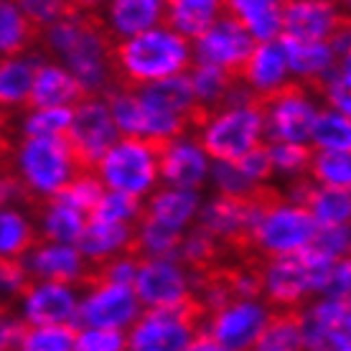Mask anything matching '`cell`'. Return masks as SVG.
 <instances>
[{"label": "cell", "instance_id": "obj_1", "mask_svg": "<svg viewBox=\"0 0 351 351\" xmlns=\"http://www.w3.org/2000/svg\"><path fill=\"white\" fill-rule=\"evenodd\" d=\"M38 46L62 64L89 97L114 87L112 46L99 13H69L38 31Z\"/></svg>", "mask_w": 351, "mask_h": 351}, {"label": "cell", "instance_id": "obj_2", "mask_svg": "<svg viewBox=\"0 0 351 351\" xmlns=\"http://www.w3.org/2000/svg\"><path fill=\"white\" fill-rule=\"evenodd\" d=\"M191 41L166 26H156L112 46V80L120 89H141L189 71Z\"/></svg>", "mask_w": 351, "mask_h": 351}, {"label": "cell", "instance_id": "obj_3", "mask_svg": "<svg viewBox=\"0 0 351 351\" xmlns=\"http://www.w3.org/2000/svg\"><path fill=\"white\" fill-rule=\"evenodd\" d=\"M23 193V209L36 217L46 202H51L82 168L71 156L64 135L59 138H23L18 135L5 166Z\"/></svg>", "mask_w": 351, "mask_h": 351}, {"label": "cell", "instance_id": "obj_4", "mask_svg": "<svg viewBox=\"0 0 351 351\" xmlns=\"http://www.w3.org/2000/svg\"><path fill=\"white\" fill-rule=\"evenodd\" d=\"M204 321L206 311L193 295L181 306L145 308L125 334V351H184L202 334Z\"/></svg>", "mask_w": 351, "mask_h": 351}, {"label": "cell", "instance_id": "obj_5", "mask_svg": "<svg viewBox=\"0 0 351 351\" xmlns=\"http://www.w3.org/2000/svg\"><path fill=\"white\" fill-rule=\"evenodd\" d=\"M263 110L257 105L255 95L252 102L214 112L193 138L202 145V150L206 153L209 160H214V163H234L242 156H247L250 150H255L263 143Z\"/></svg>", "mask_w": 351, "mask_h": 351}, {"label": "cell", "instance_id": "obj_6", "mask_svg": "<svg viewBox=\"0 0 351 351\" xmlns=\"http://www.w3.org/2000/svg\"><path fill=\"white\" fill-rule=\"evenodd\" d=\"M95 176L107 191L145 199L158 189V150L138 138H117L97 160Z\"/></svg>", "mask_w": 351, "mask_h": 351}, {"label": "cell", "instance_id": "obj_7", "mask_svg": "<svg viewBox=\"0 0 351 351\" xmlns=\"http://www.w3.org/2000/svg\"><path fill=\"white\" fill-rule=\"evenodd\" d=\"M257 105L263 110L265 143H308L311 145V130L321 105L306 84L290 80L270 95L257 97Z\"/></svg>", "mask_w": 351, "mask_h": 351}, {"label": "cell", "instance_id": "obj_8", "mask_svg": "<svg viewBox=\"0 0 351 351\" xmlns=\"http://www.w3.org/2000/svg\"><path fill=\"white\" fill-rule=\"evenodd\" d=\"M316 232L318 224L306 206L280 202L257 219L250 234V250L263 260L295 255L313 245Z\"/></svg>", "mask_w": 351, "mask_h": 351}, {"label": "cell", "instance_id": "obj_9", "mask_svg": "<svg viewBox=\"0 0 351 351\" xmlns=\"http://www.w3.org/2000/svg\"><path fill=\"white\" fill-rule=\"evenodd\" d=\"M117 138L120 132L112 123L105 97H84L80 105L71 107V123L64 132V141L82 171H95L97 160Z\"/></svg>", "mask_w": 351, "mask_h": 351}, {"label": "cell", "instance_id": "obj_10", "mask_svg": "<svg viewBox=\"0 0 351 351\" xmlns=\"http://www.w3.org/2000/svg\"><path fill=\"white\" fill-rule=\"evenodd\" d=\"M280 36L308 44H334L349 36V13L341 8V0H282Z\"/></svg>", "mask_w": 351, "mask_h": 351}, {"label": "cell", "instance_id": "obj_11", "mask_svg": "<svg viewBox=\"0 0 351 351\" xmlns=\"http://www.w3.org/2000/svg\"><path fill=\"white\" fill-rule=\"evenodd\" d=\"M82 290H84V298H80V308H77V328L125 331L141 316L143 306L138 303L130 285L95 280Z\"/></svg>", "mask_w": 351, "mask_h": 351}, {"label": "cell", "instance_id": "obj_12", "mask_svg": "<svg viewBox=\"0 0 351 351\" xmlns=\"http://www.w3.org/2000/svg\"><path fill=\"white\" fill-rule=\"evenodd\" d=\"M130 288L143 308H171L191 298V278L171 257H141Z\"/></svg>", "mask_w": 351, "mask_h": 351}, {"label": "cell", "instance_id": "obj_13", "mask_svg": "<svg viewBox=\"0 0 351 351\" xmlns=\"http://www.w3.org/2000/svg\"><path fill=\"white\" fill-rule=\"evenodd\" d=\"M267 313L270 308L263 300H227L224 306L214 308L206 316L202 334H209L229 351H250L255 346L257 336L263 334Z\"/></svg>", "mask_w": 351, "mask_h": 351}, {"label": "cell", "instance_id": "obj_14", "mask_svg": "<svg viewBox=\"0 0 351 351\" xmlns=\"http://www.w3.org/2000/svg\"><path fill=\"white\" fill-rule=\"evenodd\" d=\"M255 46L257 44L250 38L245 28H239L232 18L219 16L199 38H193L191 51L193 62L209 64L214 69H221L224 74L239 80Z\"/></svg>", "mask_w": 351, "mask_h": 351}, {"label": "cell", "instance_id": "obj_15", "mask_svg": "<svg viewBox=\"0 0 351 351\" xmlns=\"http://www.w3.org/2000/svg\"><path fill=\"white\" fill-rule=\"evenodd\" d=\"M349 300L318 298L300 308L303 349L306 351H349Z\"/></svg>", "mask_w": 351, "mask_h": 351}, {"label": "cell", "instance_id": "obj_16", "mask_svg": "<svg viewBox=\"0 0 351 351\" xmlns=\"http://www.w3.org/2000/svg\"><path fill=\"white\" fill-rule=\"evenodd\" d=\"M80 290L74 285L31 280L21 295V318L28 326H77Z\"/></svg>", "mask_w": 351, "mask_h": 351}, {"label": "cell", "instance_id": "obj_17", "mask_svg": "<svg viewBox=\"0 0 351 351\" xmlns=\"http://www.w3.org/2000/svg\"><path fill=\"white\" fill-rule=\"evenodd\" d=\"M31 280H49L74 285L80 290L82 282L87 280L89 263L82 257L77 245H56L38 239L26 255L21 257Z\"/></svg>", "mask_w": 351, "mask_h": 351}, {"label": "cell", "instance_id": "obj_18", "mask_svg": "<svg viewBox=\"0 0 351 351\" xmlns=\"http://www.w3.org/2000/svg\"><path fill=\"white\" fill-rule=\"evenodd\" d=\"M209 158L196 143V138L184 135L158 150V181L171 189L199 191L209 181Z\"/></svg>", "mask_w": 351, "mask_h": 351}, {"label": "cell", "instance_id": "obj_19", "mask_svg": "<svg viewBox=\"0 0 351 351\" xmlns=\"http://www.w3.org/2000/svg\"><path fill=\"white\" fill-rule=\"evenodd\" d=\"M163 0H107L99 10V21L112 41H125L163 26Z\"/></svg>", "mask_w": 351, "mask_h": 351}, {"label": "cell", "instance_id": "obj_20", "mask_svg": "<svg viewBox=\"0 0 351 351\" xmlns=\"http://www.w3.org/2000/svg\"><path fill=\"white\" fill-rule=\"evenodd\" d=\"M199 206H202L199 191L163 186L143 199V217L168 229H176V232H186L193 227Z\"/></svg>", "mask_w": 351, "mask_h": 351}, {"label": "cell", "instance_id": "obj_21", "mask_svg": "<svg viewBox=\"0 0 351 351\" xmlns=\"http://www.w3.org/2000/svg\"><path fill=\"white\" fill-rule=\"evenodd\" d=\"M84 97L89 95L62 64L38 59L31 95H28V107H69L71 110L80 105Z\"/></svg>", "mask_w": 351, "mask_h": 351}, {"label": "cell", "instance_id": "obj_22", "mask_svg": "<svg viewBox=\"0 0 351 351\" xmlns=\"http://www.w3.org/2000/svg\"><path fill=\"white\" fill-rule=\"evenodd\" d=\"M252 95L265 97L280 89L285 82H290L288 62H285V51H282L280 38L275 41H265L257 44L247 59L245 69L239 74V80Z\"/></svg>", "mask_w": 351, "mask_h": 351}, {"label": "cell", "instance_id": "obj_23", "mask_svg": "<svg viewBox=\"0 0 351 351\" xmlns=\"http://www.w3.org/2000/svg\"><path fill=\"white\" fill-rule=\"evenodd\" d=\"M221 16L245 28L255 44L280 38L282 0H221Z\"/></svg>", "mask_w": 351, "mask_h": 351}, {"label": "cell", "instance_id": "obj_24", "mask_svg": "<svg viewBox=\"0 0 351 351\" xmlns=\"http://www.w3.org/2000/svg\"><path fill=\"white\" fill-rule=\"evenodd\" d=\"M135 224H110V221H87L77 250L89 265H99L117 255H132Z\"/></svg>", "mask_w": 351, "mask_h": 351}, {"label": "cell", "instance_id": "obj_25", "mask_svg": "<svg viewBox=\"0 0 351 351\" xmlns=\"http://www.w3.org/2000/svg\"><path fill=\"white\" fill-rule=\"evenodd\" d=\"M280 44L285 51L290 77H295V82L306 87L313 84L318 77H324L339 59L331 44H308V41H295L288 36H280Z\"/></svg>", "mask_w": 351, "mask_h": 351}, {"label": "cell", "instance_id": "obj_26", "mask_svg": "<svg viewBox=\"0 0 351 351\" xmlns=\"http://www.w3.org/2000/svg\"><path fill=\"white\" fill-rule=\"evenodd\" d=\"M221 16V0H166L163 26L193 41Z\"/></svg>", "mask_w": 351, "mask_h": 351}, {"label": "cell", "instance_id": "obj_27", "mask_svg": "<svg viewBox=\"0 0 351 351\" xmlns=\"http://www.w3.org/2000/svg\"><path fill=\"white\" fill-rule=\"evenodd\" d=\"M38 59L31 53L0 59V110L23 112L28 110V95L34 84V71Z\"/></svg>", "mask_w": 351, "mask_h": 351}, {"label": "cell", "instance_id": "obj_28", "mask_svg": "<svg viewBox=\"0 0 351 351\" xmlns=\"http://www.w3.org/2000/svg\"><path fill=\"white\" fill-rule=\"evenodd\" d=\"M34 221H36V229H38V239L56 242V245H77V239L84 232L87 217L80 214L77 209L66 206V204L51 199V202H46L38 209Z\"/></svg>", "mask_w": 351, "mask_h": 351}, {"label": "cell", "instance_id": "obj_29", "mask_svg": "<svg viewBox=\"0 0 351 351\" xmlns=\"http://www.w3.org/2000/svg\"><path fill=\"white\" fill-rule=\"evenodd\" d=\"M250 351H306L300 308H270L263 334Z\"/></svg>", "mask_w": 351, "mask_h": 351}, {"label": "cell", "instance_id": "obj_30", "mask_svg": "<svg viewBox=\"0 0 351 351\" xmlns=\"http://www.w3.org/2000/svg\"><path fill=\"white\" fill-rule=\"evenodd\" d=\"M38 46V28L18 8L16 0H0V59L23 56Z\"/></svg>", "mask_w": 351, "mask_h": 351}, {"label": "cell", "instance_id": "obj_31", "mask_svg": "<svg viewBox=\"0 0 351 351\" xmlns=\"http://www.w3.org/2000/svg\"><path fill=\"white\" fill-rule=\"evenodd\" d=\"M38 242L34 217L21 206L0 209V257H21Z\"/></svg>", "mask_w": 351, "mask_h": 351}, {"label": "cell", "instance_id": "obj_32", "mask_svg": "<svg viewBox=\"0 0 351 351\" xmlns=\"http://www.w3.org/2000/svg\"><path fill=\"white\" fill-rule=\"evenodd\" d=\"M300 206L311 211L318 227H346L351 217V196L346 189H328V186L311 184Z\"/></svg>", "mask_w": 351, "mask_h": 351}, {"label": "cell", "instance_id": "obj_33", "mask_svg": "<svg viewBox=\"0 0 351 351\" xmlns=\"http://www.w3.org/2000/svg\"><path fill=\"white\" fill-rule=\"evenodd\" d=\"M69 107H28L18 112V135L23 138H59L69 130Z\"/></svg>", "mask_w": 351, "mask_h": 351}, {"label": "cell", "instance_id": "obj_34", "mask_svg": "<svg viewBox=\"0 0 351 351\" xmlns=\"http://www.w3.org/2000/svg\"><path fill=\"white\" fill-rule=\"evenodd\" d=\"M311 148L313 150H341L349 153L351 148V125L349 114L321 107L316 114V123L311 130Z\"/></svg>", "mask_w": 351, "mask_h": 351}, {"label": "cell", "instance_id": "obj_35", "mask_svg": "<svg viewBox=\"0 0 351 351\" xmlns=\"http://www.w3.org/2000/svg\"><path fill=\"white\" fill-rule=\"evenodd\" d=\"M308 178L318 186L328 189H346L351 186V160L349 153L341 150H313L308 166Z\"/></svg>", "mask_w": 351, "mask_h": 351}, {"label": "cell", "instance_id": "obj_36", "mask_svg": "<svg viewBox=\"0 0 351 351\" xmlns=\"http://www.w3.org/2000/svg\"><path fill=\"white\" fill-rule=\"evenodd\" d=\"M77 326H28L23 321L16 351H71Z\"/></svg>", "mask_w": 351, "mask_h": 351}, {"label": "cell", "instance_id": "obj_37", "mask_svg": "<svg viewBox=\"0 0 351 351\" xmlns=\"http://www.w3.org/2000/svg\"><path fill=\"white\" fill-rule=\"evenodd\" d=\"M143 214V199L128 196V193L107 191L89 211L87 221H110V224H135Z\"/></svg>", "mask_w": 351, "mask_h": 351}, {"label": "cell", "instance_id": "obj_38", "mask_svg": "<svg viewBox=\"0 0 351 351\" xmlns=\"http://www.w3.org/2000/svg\"><path fill=\"white\" fill-rule=\"evenodd\" d=\"M265 148H267L275 173L285 176V178L308 176V166L313 158V148L308 143H265Z\"/></svg>", "mask_w": 351, "mask_h": 351}, {"label": "cell", "instance_id": "obj_39", "mask_svg": "<svg viewBox=\"0 0 351 351\" xmlns=\"http://www.w3.org/2000/svg\"><path fill=\"white\" fill-rule=\"evenodd\" d=\"M102 193H105V186L99 184L95 171H80L53 199L89 217V211L95 209V204L102 199Z\"/></svg>", "mask_w": 351, "mask_h": 351}, {"label": "cell", "instance_id": "obj_40", "mask_svg": "<svg viewBox=\"0 0 351 351\" xmlns=\"http://www.w3.org/2000/svg\"><path fill=\"white\" fill-rule=\"evenodd\" d=\"M28 285H31V278L23 263L16 257H0V303L13 306V300H21Z\"/></svg>", "mask_w": 351, "mask_h": 351}, {"label": "cell", "instance_id": "obj_41", "mask_svg": "<svg viewBox=\"0 0 351 351\" xmlns=\"http://www.w3.org/2000/svg\"><path fill=\"white\" fill-rule=\"evenodd\" d=\"M71 351H125V331L80 328Z\"/></svg>", "mask_w": 351, "mask_h": 351}, {"label": "cell", "instance_id": "obj_42", "mask_svg": "<svg viewBox=\"0 0 351 351\" xmlns=\"http://www.w3.org/2000/svg\"><path fill=\"white\" fill-rule=\"evenodd\" d=\"M16 3L38 31L46 28L49 23H53V21L74 13L66 0H16Z\"/></svg>", "mask_w": 351, "mask_h": 351}, {"label": "cell", "instance_id": "obj_43", "mask_svg": "<svg viewBox=\"0 0 351 351\" xmlns=\"http://www.w3.org/2000/svg\"><path fill=\"white\" fill-rule=\"evenodd\" d=\"M234 166L239 168V173L245 176L252 186L270 184L272 178H275V171H272V163H270V156H267L265 143H260L255 150H250L247 156L234 160Z\"/></svg>", "mask_w": 351, "mask_h": 351}, {"label": "cell", "instance_id": "obj_44", "mask_svg": "<svg viewBox=\"0 0 351 351\" xmlns=\"http://www.w3.org/2000/svg\"><path fill=\"white\" fill-rule=\"evenodd\" d=\"M316 250L326 252L328 257H349V224L346 227H318L313 245Z\"/></svg>", "mask_w": 351, "mask_h": 351}, {"label": "cell", "instance_id": "obj_45", "mask_svg": "<svg viewBox=\"0 0 351 351\" xmlns=\"http://www.w3.org/2000/svg\"><path fill=\"white\" fill-rule=\"evenodd\" d=\"M21 328H23V318L16 316L13 306H3V303H0V351L18 349Z\"/></svg>", "mask_w": 351, "mask_h": 351}, {"label": "cell", "instance_id": "obj_46", "mask_svg": "<svg viewBox=\"0 0 351 351\" xmlns=\"http://www.w3.org/2000/svg\"><path fill=\"white\" fill-rule=\"evenodd\" d=\"M184 351H229V349L221 346L219 341H214L209 334H199V336H193L191 343H189Z\"/></svg>", "mask_w": 351, "mask_h": 351}, {"label": "cell", "instance_id": "obj_47", "mask_svg": "<svg viewBox=\"0 0 351 351\" xmlns=\"http://www.w3.org/2000/svg\"><path fill=\"white\" fill-rule=\"evenodd\" d=\"M16 117H18V112H5V110H0V132L10 130V128L16 125Z\"/></svg>", "mask_w": 351, "mask_h": 351}, {"label": "cell", "instance_id": "obj_48", "mask_svg": "<svg viewBox=\"0 0 351 351\" xmlns=\"http://www.w3.org/2000/svg\"><path fill=\"white\" fill-rule=\"evenodd\" d=\"M341 3H346V0H341Z\"/></svg>", "mask_w": 351, "mask_h": 351}, {"label": "cell", "instance_id": "obj_49", "mask_svg": "<svg viewBox=\"0 0 351 351\" xmlns=\"http://www.w3.org/2000/svg\"><path fill=\"white\" fill-rule=\"evenodd\" d=\"M163 3H166V0H163Z\"/></svg>", "mask_w": 351, "mask_h": 351}]
</instances>
